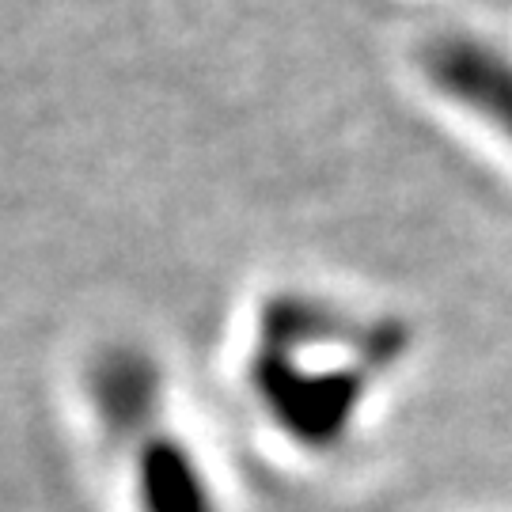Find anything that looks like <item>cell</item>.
<instances>
[{"label": "cell", "mask_w": 512, "mask_h": 512, "mask_svg": "<svg viewBox=\"0 0 512 512\" xmlns=\"http://www.w3.org/2000/svg\"><path fill=\"white\" fill-rule=\"evenodd\" d=\"M429 80L512 145V57L478 35H444L425 57Z\"/></svg>", "instance_id": "cell-1"}, {"label": "cell", "mask_w": 512, "mask_h": 512, "mask_svg": "<svg viewBox=\"0 0 512 512\" xmlns=\"http://www.w3.org/2000/svg\"><path fill=\"white\" fill-rule=\"evenodd\" d=\"M129 437L137 440L133 482H137L141 512H220L213 486L198 467L194 452L179 437H171V429L148 421Z\"/></svg>", "instance_id": "cell-2"}]
</instances>
